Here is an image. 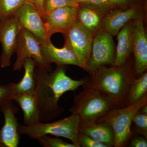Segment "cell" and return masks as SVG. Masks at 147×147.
I'll return each mask as SVG.
<instances>
[{"instance_id": "12", "label": "cell", "mask_w": 147, "mask_h": 147, "mask_svg": "<svg viewBox=\"0 0 147 147\" xmlns=\"http://www.w3.org/2000/svg\"><path fill=\"white\" fill-rule=\"evenodd\" d=\"M4 117V123L0 129V147H17L20 135L18 133V119L16 115L19 109L9 100L0 105Z\"/></svg>"}, {"instance_id": "11", "label": "cell", "mask_w": 147, "mask_h": 147, "mask_svg": "<svg viewBox=\"0 0 147 147\" xmlns=\"http://www.w3.org/2000/svg\"><path fill=\"white\" fill-rule=\"evenodd\" d=\"M144 13L141 11L133 21L132 53L134 55V67L137 77L147 69V37L144 26Z\"/></svg>"}, {"instance_id": "22", "label": "cell", "mask_w": 147, "mask_h": 147, "mask_svg": "<svg viewBox=\"0 0 147 147\" xmlns=\"http://www.w3.org/2000/svg\"><path fill=\"white\" fill-rule=\"evenodd\" d=\"M147 72L134 78L129 87L127 98V106L138 102L147 94Z\"/></svg>"}, {"instance_id": "16", "label": "cell", "mask_w": 147, "mask_h": 147, "mask_svg": "<svg viewBox=\"0 0 147 147\" xmlns=\"http://www.w3.org/2000/svg\"><path fill=\"white\" fill-rule=\"evenodd\" d=\"M134 21L125 24L117 34L118 42L115 65H121L125 63L132 53Z\"/></svg>"}, {"instance_id": "23", "label": "cell", "mask_w": 147, "mask_h": 147, "mask_svg": "<svg viewBox=\"0 0 147 147\" xmlns=\"http://www.w3.org/2000/svg\"><path fill=\"white\" fill-rule=\"evenodd\" d=\"M28 3L27 0H0V19L14 16L21 6Z\"/></svg>"}, {"instance_id": "31", "label": "cell", "mask_w": 147, "mask_h": 147, "mask_svg": "<svg viewBox=\"0 0 147 147\" xmlns=\"http://www.w3.org/2000/svg\"><path fill=\"white\" fill-rule=\"evenodd\" d=\"M139 111H140L141 113H144V114H147V105H145L144 106H143V107L139 110Z\"/></svg>"}, {"instance_id": "29", "label": "cell", "mask_w": 147, "mask_h": 147, "mask_svg": "<svg viewBox=\"0 0 147 147\" xmlns=\"http://www.w3.org/2000/svg\"><path fill=\"white\" fill-rule=\"evenodd\" d=\"M146 139L145 137H136L132 140L131 143V147H147Z\"/></svg>"}, {"instance_id": "26", "label": "cell", "mask_w": 147, "mask_h": 147, "mask_svg": "<svg viewBox=\"0 0 147 147\" xmlns=\"http://www.w3.org/2000/svg\"><path fill=\"white\" fill-rule=\"evenodd\" d=\"M16 94L15 83L0 85V105L8 100H13Z\"/></svg>"}, {"instance_id": "17", "label": "cell", "mask_w": 147, "mask_h": 147, "mask_svg": "<svg viewBox=\"0 0 147 147\" xmlns=\"http://www.w3.org/2000/svg\"><path fill=\"white\" fill-rule=\"evenodd\" d=\"M79 132L83 133L108 147H113L115 137L112 127L105 123L80 124Z\"/></svg>"}, {"instance_id": "8", "label": "cell", "mask_w": 147, "mask_h": 147, "mask_svg": "<svg viewBox=\"0 0 147 147\" xmlns=\"http://www.w3.org/2000/svg\"><path fill=\"white\" fill-rule=\"evenodd\" d=\"M94 34L83 26L76 19L69 31L63 35L65 44L73 51L80 67L84 70L90 55Z\"/></svg>"}, {"instance_id": "25", "label": "cell", "mask_w": 147, "mask_h": 147, "mask_svg": "<svg viewBox=\"0 0 147 147\" xmlns=\"http://www.w3.org/2000/svg\"><path fill=\"white\" fill-rule=\"evenodd\" d=\"M44 147H77L73 143H69L57 138H53L47 135L42 136L36 140Z\"/></svg>"}, {"instance_id": "10", "label": "cell", "mask_w": 147, "mask_h": 147, "mask_svg": "<svg viewBox=\"0 0 147 147\" xmlns=\"http://www.w3.org/2000/svg\"><path fill=\"white\" fill-rule=\"evenodd\" d=\"M22 28L34 35L40 42L47 41L50 38L47 36L44 20L36 8L30 3L24 4L15 12Z\"/></svg>"}, {"instance_id": "5", "label": "cell", "mask_w": 147, "mask_h": 147, "mask_svg": "<svg viewBox=\"0 0 147 147\" xmlns=\"http://www.w3.org/2000/svg\"><path fill=\"white\" fill-rule=\"evenodd\" d=\"M146 105L147 94L132 105L110 110L96 121L107 123L112 127L115 137L113 147L125 146L131 137V125L134 116Z\"/></svg>"}, {"instance_id": "1", "label": "cell", "mask_w": 147, "mask_h": 147, "mask_svg": "<svg viewBox=\"0 0 147 147\" xmlns=\"http://www.w3.org/2000/svg\"><path fill=\"white\" fill-rule=\"evenodd\" d=\"M65 66H57L50 72L38 67L35 69L34 94L40 121H50L61 116L65 110L59 105L61 96L66 92L75 90L86 82V78L74 80L67 76Z\"/></svg>"}, {"instance_id": "18", "label": "cell", "mask_w": 147, "mask_h": 147, "mask_svg": "<svg viewBox=\"0 0 147 147\" xmlns=\"http://www.w3.org/2000/svg\"><path fill=\"white\" fill-rule=\"evenodd\" d=\"M79 7H85L97 11L104 16L107 12L115 9H126L139 5V0H75Z\"/></svg>"}, {"instance_id": "13", "label": "cell", "mask_w": 147, "mask_h": 147, "mask_svg": "<svg viewBox=\"0 0 147 147\" xmlns=\"http://www.w3.org/2000/svg\"><path fill=\"white\" fill-rule=\"evenodd\" d=\"M79 8L65 7L55 9L43 18L49 38L54 34L65 35L77 19Z\"/></svg>"}, {"instance_id": "14", "label": "cell", "mask_w": 147, "mask_h": 147, "mask_svg": "<svg viewBox=\"0 0 147 147\" xmlns=\"http://www.w3.org/2000/svg\"><path fill=\"white\" fill-rule=\"evenodd\" d=\"M141 11L140 5L131 7L126 9H112L102 17L99 27L113 36H116L125 24L135 20Z\"/></svg>"}, {"instance_id": "30", "label": "cell", "mask_w": 147, "mask_h": 147, "mask_svg": "<svg viewBox=\"0 0 147 147\" xmlns=\"http://www.w3.org/2000/svg\"><path fill=\"white\" fill-rule=\"evenodd\" d=\"M27 1L28 2L34 6L39 11L42 18H43V5L44 0H27Z\"/></svg>"}, {"instance_id": "19", "label": "cell", "mask_w": 147, "mask_h": 147, "mask_svg": "<svg viewBox=\"0 0 147 147\" xmlns=\"http://www.w3.org/2000/svg\"><path fill=\"white\" fill-rule=\"evenodd\" d=\"M13 100L20 106L24 114V125H30L40 121L39 111L33 92L17 94Z\"/></svg>"}, {"instance_id": "28", "label": "cell", "mask_w": 147, "mask_h": 147, "mask_svg": "<svg viewBox=\"0 0 147 147\" xmlns=\"http://www.w3.org/2000/svg\"><path fill=\"white\" fill-rule=\"evenodd\" d=\"M77 141L79 147H108L106 145L96 141L86 134L79 132Z\"/></svg>"}, {"instance_id": "21", "label": "cell", "mask_w": 147, "mask_h": 147, "mask_svg": "<svg viewBox=\"0 0 147 147\" xmlns=\"http://www.w3.org/2000/svg\"><path fill=\"white\" fill-rule=\"evenodd\" d=\"M103 15L90 8L79 7L77 20L83 26L95 33L100 26Z\"/></svg>"}, {"instance_id": "2", "label": "cell", "mask_w": 147, "mask_h": 147, "mask_svg": "<svg viewBox=\"0 0 147 147\" xmlns=\"http://www.w3.org/2000/svg\"><path fill=\"white\" fill-rule=\"evenodd\" d=\"M83 86L99 91L112 101L115 107H126L127 98L130 84L136 78L134 61L129 57L119 66L102 65L89 73Z\"/></svg>"}, {"instance_id": "15", "label": "cell", "mask_w": 147, "mask_h": 147, "mask_svg": "<svg viewBox=\"0 0 147 147\" xmlns=\"http://www.w3.org/2000/svg\"><path fill=\"white\" fill-rule=\"evenodd\" d=\"M42 56L48 63L55 64L57 66L73 65L80 67L79 61L73 51L64 44L61 48L55 47L50 39L40 42Z\"/></svg>"}, {"instance_id": "6", "label": "cell", "mask_w": 147, "mask_h": 147, "mask_svg": "<svg viewBox=\"0 0 147 147\" xmlns=\"http://www.w3.org/2000/svg\"><path fill=\"white\" fill-rule=\"evenodd\" d=\"M16 59L13 65V71H20L28 59H32L36 67L45 71L53 70L51 64L46 61L42 56L40 42L36 37L26 29H21L16 53Z\"/></svg>"}, {"instance_id": "7", "label": "cell", "mask_w": 147, "mask_h": 147, "mask_svg": "<svg viewBox=\"0 0 147 147\" xmlns=\"http://www.w3.org/2000/svg\"><path fill=\"white\" fill-rule=\"evenodd\" d=\"M116 50L113 36L100 27L95 33L91 52L84 70L89 73L102 65H115Z\"/></svg>"}, {"instance_id": "27", "label": "cell", "mask_w": 147, "mask_h": 147, "mask_svg": "<svg viewBox=\"0 0 147 147\" xmlns=\"http://www.w3.org/2000/svg\"><path fill=\"white\" fill-rule=\"evenodd\" d=\"M133 122L136 125L138 133L147 138V114L138 111L134 116Z\"/></svg>"}, {"instance_id": "4", "label": "cell", "mask_w": 147, "mask_h": 147, "mask_svg": "<svg viewBox=\"0 0 147 147\" xmlns=\"http://www.w3.org/2000/svg\"><path fill=\"white\" fill-rule=\"evenodd\" d=\"M80 119L76 115L71 114L65 118L51 123L37 122L30 125L18 124V133L36 140L42 136L50 135L66 138L79 147L77 141Z\"/></svg>"}, {"instance_id": "9", "label": "cell", "mask_w": 147, "mask_h": 147, "mask_svg": "<svg viewBox=\"0 0 147 147\" xmlns=\"http://www.w3.org/2000/svg\"><path fill=\"white\" fill-rule=\"evenodd\" d=\"M22 28L15 16L0 19V42L2 45L0 66L1 68H6L10 65L11 58L16 53Z\"/></svg>"}, {"instance_id": "3", "label": "cell", "mask_w": 147, "mask_h": 147, "mask_svg": "<svg viewBox=\"0 0 147 147\" xmlns=\"http://www.w3.org/2000/svg\"><path fill=\"white\" fill-rule=\"evenodd\" d=\"M82 86L83 90L74 96L73 105L69 109L71 114L79 117L80 124L95 122L108 111L117 108L101 92Z\"/></svg>"}, {"instance_id": "24", "label": "cell", "mask_w": 147, "mask_h": 147, "mask_svg": "<svg viewBox=\"0 0 147 147\" xmlns=\"http://www.w3.org/2000/svg\"><path fill=\"white\" fill-rule=\"evenodd\" d=\"M65 7L79 8V4L75 0H44L43 5V18L55 9Z\"/></svg>"}, {"instance_id": "20", "label": "cell", "mask_w": 147, "mask_h": 147, "mask_svg": "<svg viewBox=\"0 0 147 147\" xmlns=\"http://www.w3.org/2000/svg\"><path fill=\"white\" fill-rule=\"evenodd\" d=\"M36 67L34 61L32 59H28L25 61L23 68L25 72L20 82L15 84L16 94L33 92L35 88L34 70Z\"/></svg>"}]
</instances>
